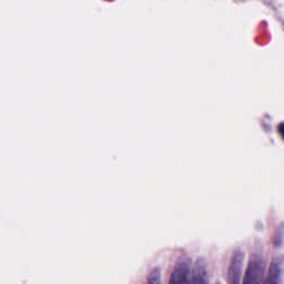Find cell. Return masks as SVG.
<instances>
[{"mask_svg":"<svg viewBox=\"0 0 284 284\" xmlns=\"http://www.w3.org/2000/svg\"><path fill=\"white\" fill-rule=\"evenodd\" d=\"M161 282V270L160 269H153L150 272L148 278V283H160Z\"/></svg>","mask_w":284,"mask_h":284,"instance_id":"cell-6","label":"cell"},{"mask_svg":"<svg viewBox=\"0 0 284 284\" xmlns=\"http://www.w3.org/2000/svg\"><path fill=\"white\" fill-rule=\"evenodd\" d=\"M279 132H280V135H281V137L282 138L284 139V122H282L281 125H279Z\"/></svg>","mask_w":284,"mask_h":284,"instance_id":"cell-7","label":"cell"},{"mask_svg":"<svg viewBox=\"0 0 284 284\" xmlns=\"http://www.w3.org/2000/svg\"><path fill=\"white\" fill-rule=\"evenodd\" d=\"M281 281V267L280 263L274 261L271 264L270 271H269L268 278L264 280L266 283H279Z\"/></svg>","mask_w":284,"mask_h":284,"instance_id":"cell-5","label":"cell"},{"mask_svg":"<svg viewBox=\"0 0 284 284\" xmlns=\"http://www.w3.org/2000/svg\"><path fill=\"white\" fill-rule=\"evenodd\" d=\"M244 252L241 250H238L233 253L231 262H230L229 271H228V281L231 284H238L241 282L242 273H243V264H244Z\"/></svg>","mask_w":284,"mask_h":284,"instance_id":"cell-2","label":"cell"},{"mask_svg":"<svg viewBox=\"0 0 284 284\" xmlns=\"http://www.w3.org/2000/svg\"><path fill=\"white\" fill-rule=\"evenodd\" d=\"M189 282L192 283H207L208 282V271L207 264L203 259H198L192 269V272L190 273Z\"/></svg>","mask_w":284,"mask_h":284,"instance_id":"cell-4","label":"cell"},{"mask_svg":"<svg viewBox=\"0 0 284 284\" xmlns=\"http://www.w3.org/2000/svg\"><path fill=\"white\" fill-rule=\"evenodd\" d=\"M264 260L260 254H254L250 259L248 264L246 277H244V283H258L261 281L264 273Z\"/></svg>","mask_w":284,"mask_h":284,"instance_id":"cell-1","label":"cell"},{"mask_svg":"<svg viewBox=\"0 0 284 284\" xmlns=\"http://www.w3.org/2000/svg\"><path fill=\"white\" fill-rule=\"evenodd\" d=\"M191 261L189 259H181L171 274L170 283H185L190 280Z\"/></svg>","mask_w":284,"mask_h":284,"instance_id":"cell-3","label":"cell"}]
</instances>
